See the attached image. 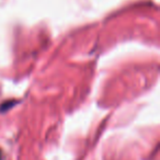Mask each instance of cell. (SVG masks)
<instances>
[{
	"label": "cell",
	"instance_id": "obj_1",
	"mask_svg": "<svg viewBox=\"0 0 160 160\" xmlns=\"http://www.w3.org/2000/svg\"><path fill=\"white\" fill-rule=\"evenodd\" d=\"M0 160H1V150H0Z\"/></svg>",
	"mask_w": 160,
	"mask_h": 160
}]
</instances>
